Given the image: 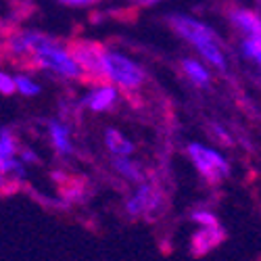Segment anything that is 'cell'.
<instances>
[{
    "mask_svg": "<svg viewBox=\"0 0 261 261\" xmlns=\"http://www.w3.org/2000/svg\"><path fill=\"white\" fill-rule=\"evenodd\" d=\"M169 25L184 40H188L190 44L203 55V59L209 61L213 67L226 71V55H224V50L220 46V40H217L215 32L211 28H207L205 23H201V21L186 17V15H169Z\"/></svg>",
    "mask_w": 261,
    "mask_h": 261,
    "instance_id": "1",
    "label": "cell"
},
{
    "mask_svg": "<svg viewBox=\"0 0 261 261\" xmlns=\"http://www.w3.org/2000/svg\"><path fill=\"white\" fill-rule=\"evenodd\" d=\"M102 69H105V77L109 82H115L117 86H121L123 90L140 88L146 77L140 65H136L134 61H129L127 57L119 53H111L107 48L102 55Z\"/></svg>",
    "mask_w": 261,
    "mask_h": 261,
    "instance_id": "2",
    "label": "cell"
},
{
    "mask_svg": "<svg viewBox=\"0 0 261 261\" xmlns=\"http://www.w3.org/2000/svg\"><path fill=\"white\" fill-rule=\"evenodd\" d=\"M73 57V61L80 65L84 73V80L88 82H107L105 69H102V55L105 46L94 40H73L67 48Z\"/></svg>",
    "mask_w": 261,
    "mask_h": 261,
    "instance_id": "3",
    "label": "cell"
},
{
    "mask_svg": "<svg viewBox=\"0 0 261 261\" xmlns=\"http://www.w3.org/2000/svg\"><path fill=\"white\" fill-rule=\"evenodd\" d=\"M188 155L194 161V165H197V169L209 182H215L220 178L230 176V165L220 153H217V150L192 142V144H188Z\"/></svg>",
    "mask_w": 261,
    "mask_h": 261,
    "instance_id": "4",
    "label": "cell"
},
{
    "mask_svg": "<svg viewBox=\"0 0 261 261\" xmlns=\"http://www.w3.org/2000/svg\"><path fill=\"white\" fill-rule=\"evenodd\" d=\"M230 21L243 36H259L261 32V19L251 9H241V7L230 9Z\"/></svg>",
    "mask_w": 261,
    "mask_h": 261,
    "instance_id": "5",
    "label": "cell"
},
{
    "mask_svg": "<svg viewBox=\"0 0 261 261\" xmlns=\"http://www.w3.org/2000/svg\"><path fill=\"white\" fill-rule=\"evenodd\" d=\"M115 100H117V90L113 86H98V88L92 90L80 105L90 107V111H94V113H102V111H109V109L115 105Z\"/></svg>",
    "mask_w": 261,
    "mask_h": 261,
    "instance_id": "6",
    "label": "cell"
},
{
    "mask_svg": "<svg viewBox=\"0 0 261 261\" xmlns=\"http://www.w3.org/2000/svg\"><path fill=\"white\" fill-rule=\"evenodd\" d=\"M224 241V232L220 226H209L203 228L192 236V253L194 255H205L209 249H213L215 245H220Z\"/></svg>",
    "mask_w": 261,
    "mask_h": 261,
    "instance_id": "7",
    "label": "cell"
},
{
    "mask_svg": "<svg viewBox=\"0 0 261 261\" xmlns=\"http://www.w3.org/2000/svg\"><path fill=\"white\" fill-rule=\"evenodd\" d=\"M48 134H50V140L57 148V153L63 155V157H69L73 153V144H71V138H69V127L53 119L48 121Z\"/></svg>",
    "mask_w": 261,
    "mask_h": 261,
    "instance_id": "8",
    "label": "cell"
},
{
    "mask_svg": "<svg viewBox=\"0 0 261 261\" xmlns=\"http://www.w3.org/2000/svg\"><path fill=\"white\" fill-rule=\"evenodd\" d=\"M105 144L115 157H127V155L134 153V144L127 138H123V134L117 132V129H113V127H109L105 132Z\"/></svg>",
    "mask_w": 261,
    "mask_h": 261,
    "instance_id": "9",
    "label": "cell"
},
{
    "mask_svg": "<svg viewBox=\"0 0 261 261\" xmlns=\"http://www.w3.org/2000/svg\"><path fill=\"white\" fill-rule=\"evenodd\" d=\"M182 69H184L186 77H188L194 86H199V88H209L211 75H209V71L203 67L199 61H194V59H184V61H182Z\"/></svg>",
    "mask_w": 261,
    "mask_h": 261,
    "instance_id": "10",
    "label": "cell"
},
{
    "mask_svg": "<svg viewBox=\"0 0 261 261\" xmlns=\"http://www.w3.org/2000/svg\"><path fill=\"white\" fill-rule=\"evenodd\" d=\"M150 194H153V188H150V184H140V188L134 192V197L125 203L127 215H132V217L142 215V213L146 211V207H148Z\"/></svg>",
    "mask_w": 261,
    "mask_h": 261,
    "instance_id": "11",
    "label": "cell"
},
{
    "mask_svg": "<svg viewBox=\"0 0 261 261\" xmlns=\"http://www.w3.org/2000/svg\"><path fill=\"white\" fill-rule=\"evenodd\" d=\"M113 167L117 169V173H121V176L127 178V180H134V182H140V180H142L140 167H138L134 161H129L127 157H115Z\"/></svg>",
    "mask_w": 261,
    "mask_h": 261,
    "instance_id": "12",
    "label": "cell"
},
{
    "mask_svg": "<svg viewBox=\"0 0 261 261\" xmlns=\"http://www.w3.org/2000/svg\"><path fill=\"white\" fill-rule=\"evenodd\" d=\"M15 150H17V140H15V136L9 132L7 127L0 129V161L15 157Z\"/></svg>",
    "mask_w": 261,
    "mask_h": 261,
    "instance_id": "13",
    "label": "cell"
},
{
    "mask_svg": "<svg viewBox=\"0 0 261 261\" xmlns=\"http://www.w3.org/2000/svg\"><path fill=\"white\" fill-rule=\"evenodd\" d=\"M243 55L255 63L261 61V42L259 36H245L243 40Z\"/></svg>",
    "mask_w": 261,
    "mask_h": 261,
    "instance_id": "14",
    "label": "cell"
},
{
    "mask_svg": "<svg viewBox=\"0 0 261 261\" xmlns=\"http://www.w3.org/2000/svg\"><path fill=\"white\" fill-rule=\"evenodd\" d=\"M15 80V90H19L23 96H36V94H40V86L32 80V77H28V75H17V77H13Z\"/></svg>",
    "mask_w": 261,
    "mask_h": 261,
    "instance_id": "15",
    "label": "cell"
},
{
    "mask_svg": "<svg viewBox=\"0 0 261 261\" xmlns=\"http://www.w3.org/2000/svg\"><path fill=\"white\" fill-rule=\"evenodd\" d=\"M192 220L201 224L203 228H209V226H220V222H217V217L211 213V211H194L192 213Z\"/></svg>",
    "mask_w": 261,
    "mask_h": 261,
    "instance_id": "16",
    "label": "cell"
},
{
    "mask_svg": "<svg viewBox=\"0 0 261 261\" xmlns=\"http://www.w3.org/2000/svg\"><path fill=\"white\" fill-rule=\"evenodd\" d=\"M15 92V80L13 75L5 73V71H0V94H13Z\"/></svg>",
    "mask_w": 261,
    "mask_h": 261,
    "instance_id": "17",
    "label": "cell"
},
{
    "mask_svg": "<svg viewBox=\"0 0 261 261\" xmlns=\"http://www.w3.org/2000/svg\"><path fill=\"white\" fill-rule=\"evenodd\" d=\"M63 197L67 203L71 201H82L84 199V188L82 186H65L63 188Z\"/></svg>",
    "mask_w": 261,
    "mask_h": 261,
    "instance_id": "18",
    "label": "cell"
},
{
    "mask_svg": "<svg viewBox=\"0 0 261 261\" xmlns=\"http://www.w3.org/2000/svg\"><path fill=\"white\" fill-rule=\"evenodd\" d=\"M213 134L222 140V144H226V146H230V144H232V138L226 134V129H224L222 125H213Z\"/></svg>",
    "mask_w": 261,
    "mask_h": 261,
    "instance_id": "19",
    "label": "cell"
},
{
    "mask_svg": "<svg viewBox=\"0 0 261 261\" xmlns=\"http://www.w3.org/2000/svg\"><path fill=\"white\" fill-rule=\"evenodd\" d=\"M21 161H23V163H36L38 155L34 153V150H30V148H23V150H21Z\"/></svg>",
    "mask_w": 261,
    "mask_h": 261,
    "instance_id": "20",
    "label": "cell"
},
{
    "mask_svg": "<svg viewBox=\"0 0 261 261\" xmlns=\"http://www.w3.org/2000/svg\"><path fill=\"white\" fill-rule=\"evenodd\" d=\"M65 5H73V7H84V5H92L96 0H61Z\"/></svg>",
    "mask_w": 261,
    "mask_h": 261,
    "instance_id": "21",
    "label": "cell"
},
{
    "mask_svg": "<svg viewBox=\"0 0 261 261\" xmlns=\"http://www.w3.org/2000/svg\"><path fill=\"white\" fill-rule=\"evenodd\" d=\"M134 3H136L138 7H150V5H155V3H159V0H134Z\"/></svg>",
    "mask_w": 261,
    "mask_h": 261,
    "instance_id": "22",
    "label": "cell"
},
{
    "mask_svg": "<svg viewBox=\"0 0 261 261\" xmlns=\"http://www.w3.org/2000/svg\"><path fill=\"white\" fill-rule=\"evenodd\" d=\"M53 178H55L57 182H65V180H67V176H65L63 171H55V173H53Z\"/></svg>",
    "mask_w": 261,
    "mask_h": 261,
    "instance_id": "23",
    "label": "cell"
},
{
    "mask_svg": "<svg viewBox=\"0 0 261 261\" xmlns=\"http://www.w3.org/2000/svg\"><path fill=\"white\" fill-rule=\"evenodd\" d=\"M0 190H7V178L3 171H0Z\"/></svg>",
    "mask_w": 261,
    "mask_h": 261,
    "instance_id": "24",
    "label": "cell"
}]
</instances>
